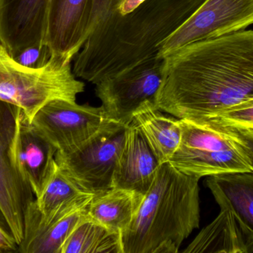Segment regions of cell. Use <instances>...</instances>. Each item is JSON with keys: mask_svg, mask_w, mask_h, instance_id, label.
<instances>
[{"mask_svg": "<svg viewBox=\"0 0 253 253\" xmlns=\"http://www.w3.org/2000/svg\"><path fill=\"white\" fill-rule=\"evenodd\" d=\"M158 107L196 122L253 99V31L186 45L163 57Z\"/></svg>", "mask_w": 253, "mask_h": 253, "instance_id": "cell-1", "label": "cell"}, {"mask_svg": "<svg viewBox=\"0 0 253 253\" xmlns=\"http://www.w3.org/2000/svg\"><path fill=\"white\" fill-rule=\"evenodd\" d=\"M205 0H146L130 13L114 9L97 22L74 58L76 77L97 84L153 56Z\"/></svg>", "mask_w": 253, "mask_h": 253, "instance_id": "cell-2", "label": "cell"}, {"mask_svg": "<svg viewBox=\"0 0 253 253\" xmlns=\"http://www.w3.org/2000/svg\"><path fill=\"white\" fill-rule=\"evenodd\" d=\"M169 161L162 163L129 227L123 253H177L200 223L199 181Z\"/></svg>", "mask_w": 253, "mask_h": 253, "instance_id": "cell-3", "label": "cell"}, {"mask_svg": "<svg viewBox=\"0 0 253 253\" xmlns=\"http://www.w3.org/2000/svg\"><path fill=\"white\" fill-rule=\"evenodd\" d=\"M72 61L68 56L51 55L40 66H28L0 43V101L19 107L31 123L50 101L76 102L77 95L84 91V83L77 80Z\"/></svg>", "mask_w": 253, "mask_h": 253, "instance_id": "cell-4", "label": "cell"}, {"mask_svg": "<svg viewBox=\"0 0 253 253\" xmlns=\"http://www.w3.org/2000/svg\"><path fill=\"white\" fill-rule=\"evenodd\" d=\"M128 126L110 120L87 141L67 152H56L58 166L83 189L96 196L113 188Z\"/></svg>", "mask_w": 253, "mask_h": 253, "instance_id": "cell-5", "label": "cell"}, {"mask_svg": "<svg viewBox=\"0 0 253 253\" xmlns=\"http://www.w3.org/2000/svg\"><path fill=\"white\" fill-rule=\"evenodd\" d=\"M163 62V58L153 56L96 84V96L108 118L129 126L144 108L159 109Z\"/></svg>", "mask_w": 253, "mask_h": 253, "instance_id": "cell-6", "label": "cell"}, {"mask_svg": "<svg viewBox=\"0 0 253 253\" xmlns=\"http://www.w3.org/2000/svg\"><path fill=\"white\" fill-rule=\"evenodd\" d=\"M253 25V0H205L191 16L159 46L163 58L186 45L244 31Z\"/></svg>", "mask_w": 253, "mask_h": 253, "instance_id": "cell-7", "label": "cell"}, {"mask_svg": "<svg viewBox=\"0 0 253 253\" xmlns=\"http://www.w3.org/2000/svg\"><path fill=\"white\" fill-rule=\"evenodd\" d=\"M110 120L102 105L55 100L39 110L31 125L58 152L65 153L87 141Z\"/></svg>", "mask_w": 253, "mask_h": 253, "instance_id": "cell-8", "label": "cell"}, {"mask_svg": "<svg viewBox=\"0 0 253 253\" xmlns=\"http://www.w3.org/2000/svg\"><path fill=\"white\" fill-rule=\"evenodd\" d=\"M19 109L0 101V208L19 245L23 239L25 211L34 200V195L19 178L10 160Z\"/></svg>", "mask_w": 253, "mask_h": 253, "instance_id": "cell-9", "label": "cell"}, {"mask_svg": "<svg viewBox=\"0 0 253 253\" xmlns=\"http://www.w3.org/2000/svg\"><path fill=\"white\" fill-rule=\"evenodd\" d=\"M48 0H0V43L14 58L44 49Z\"/></svg>", "mask_w": 253, "mask_h": 253, "instance_id": "cell-10", "label": "cell"}, {"mask_svg": "<svg viewBox=\"0 0 253 253\" xmlns=\"http://www.w3.org/2000/svg\"><path fill=\"white\" fill-rule=\"evenodd\" d=\"M93 0H48L44 46L74 59L89 35Z\"/></svg>", "mask_w": 253, "mask_h": 253, "instance_id": "cell-11", "label": "cell"}, {"mask_svg": "<svg viewBox=\"0 0 253 253\" xmlns=\"http://www.w3.org/2000/svg\"><path fill=\"white\" fill-rule=\"evenodd\" d=\"M57 150L33 128L25 113L19 108L16 130L10 147L12 165L34 196L54 169Z\"/></svg>", "mask_w": 253, "mask_h": 253, "instance_id": "cell-12", "label": "cell"}, {"mask_svg": "<svg viewBox=\"0 0 253 253\" xmlns=\"http://www.w3.org/2000/svg\"><path fill=\"white\" fill-rule=\"evenodd\" d=\"M86 206L60 209L44 215L35 201L31 202L25 211L23 239L17 253H61L76 227L88 217Z\"/></svg>", "mask_w": 253, "mask_h": 253, "instance_id": "cell-13", "label": "cell"}, {"mask_svg": "<svg viewBox=\"0 0 253 253\" xmlns=\"http://www.w3.org/2000/svg\"><path fill=\"white\" fill-rule=\"evenodd\" d=\"M161 164L139 126L132 120L116 166L113 188L132 190L144 196Z\"/></svg>", "mask_w": 253, "mask_h": 253, "instance_id": "cell-14", "label": "cell"}, {"mask_svg": "<svg viewBox=\"0 0 253 253\" xmlns=\"http://www.w3.org/2000/svg\"><path fill=\"white\" fill-rule=\"evenodd\" d=\"M207 186L221 209L234 215L253 252V173L228 172L208 177Z\"/></svg>", "mask_w": 253, "mask_h": 253, "instance_id": "cell-15", "label": "cell"}, {"mask_svg": "<svg viewBox=\"0 0 253 253\" xmlns=\"http://www.w3.org/2000/svg\"><path fill=\"white\" fill-rule=\"evenodd\" d=\"M169 162L180 172L199 178L228 172H251L235 148L215 151L179 146Z\"/></svg>", "mask_w": 253, "mask_h": 253, "instance_id": "cell-16", "label": "cell"}, {"mask_svg": "<svg viewBox=\"0 0 253 253\" xmlns=\"http://www.w3.org/2000/svg\"><path fill=\"white\" fill-rule=\"evenodd\" d=\"M143 197L132 190L112 188L93 196L86 212L90 219L122 234L132 223Z\"/></svg>", "mask_w": 253, "mask_h": 253, "instance_id": "cell-17", "label": "cell"}, {"mask_svg": "<svg viewBox=\"0 0 253 253\" xmlns=\"http://www.w3.org/2000/svg\"><path fill=\"white\" fill-rule=\"evenodd\" d=\"M184 253H253L234 215L221 209L218 216L203 229L188 245Z\"/></svg>", "mask_w": 253, "mask_h": 253, "instance_id": "cell-18", "label": "cell"}, {"mask_svg": "<svg viewBox=\"0 0 253 253\" xmlns=\"http://www.w3.org/2000/svg\"><path fill=\"white\" fill-rule=\"evenodd\" d=\"M93 196L65 173L56 162L54 169L34 201L40 212L47 215L60 209L84 207Z\"/></svg>", "mask_w": 253, "mask_h": 253, "instance_id": "cell-19", "label": "cell"}, {"mask_svg": "<svg viewBox=\"0 0 253 253\" xmlns=\"http://www.w3.org/2000/svg\"><path fill=\"white\" fill-rule=\"evenodd\" d=\"M133 120L139 126L159 162L169 161L181 144L179 119L164 115L160 109L148 107L135 114Z\"/></svg>", "mask_w": 253, "mask_h": 253, "instance_id": "cell-20", "label": "cell"}, {"mask_svg": "<svg viewBox=\"0 0 253 253\" xmlns=\"http://www.w3.org/2000/svg\"><path fill=\"white\" fill-rule=\"evenodd\" d=\"M61 253H123L122 234L87 217L70 235Z\"/></svg>", "mask_w": 253, "mask_h": 253, "instance_id": "cell-21", "label": "cell"}, {"mask_svg": "<svg viewBox=\"0 0 253 253\" xmlns=\"http://www.w3.org/2000/svg\"><path fill=\"white\" fill-rule=\"evenodd\" d=\"M195 123L211 128L224 135L237 150L253 173V129L221 125L209 121Z\"/></svg>", "mask_w": 253, "mask_h": 253, "instance_id": "cell-22", "label": "cell"}, {"mask_svg": "<svg viewBox=\"0 0 253 253\" xmlns=\"http://www.w3.org/2000/svg\"><path fill=\"white\" fill-rule=\"evenodd\" d=\"M204 121L253 129V99L224 110L211 118L194 123Z\"/></svg>", "mask_w": 253, "mask_h": 253, "instance_id": "cell-23", "label": "cell"}, {"mask_svg": "<svg viewBox=\"0 0 253 253\" xmlns=\"http://www.w3.org/2000/svg\"><path fill=\"white\" fill-rule=\"evenodd\" d=\"M19 244L0 208V253L18 252Z\"/></svg>", "mask_w": 253, "mask_h": 253, "instance_id": "cell-24", "label": "cell"}, {"mask_svg": "<svg viewBox=\"0 0 253 253\" xmlns=\"http://www.w3.org/2000/svg\"><path fill=\"white\" fill-rule=\"evenodd\" d=\"M117 0H93V10L90 19L89 34L91 32L97 22L108 14L111 10L115 9Z\"/></svg>", "mask_w": 253, "mask_h": 253, "instance_id": "cell-25", "label": "cell"}, {"mask_svg": "<svg viewBox=\"0 0 253 253\" xmlns=\"http://www.w3.org/2000/svg\"><path fill=\"white\" fill-rule=\"evenodd\" d=\"M145 1L146 0H117L115 10L122 15H126L136 9Z\"/></svg>", "mask_w": 253, "mask_h": 253, "instance_id": "cell-26", "label": "cell"}]
</instances>
